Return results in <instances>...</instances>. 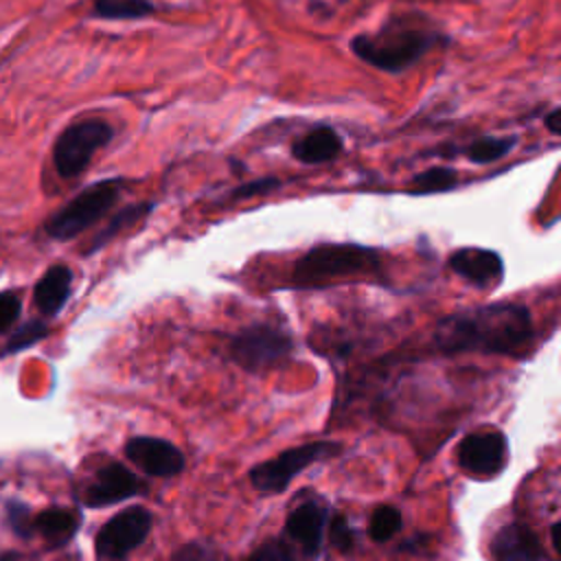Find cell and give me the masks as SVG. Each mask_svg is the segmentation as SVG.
Returning a JSON list of instances; mask_svg holds the SVG:
<instances>
[{
  "mask_svg": "<svg viewBox=\"0 0 561 561\" xmlns=\"http://www.w3.org/2000/svg\"><path fill=\"white\" fill-rule=\"evenodd\" d=\"M533 340L530 313L522 305L497 302L443 318L436 327V344L445 353H522Z\"/></svg>",
  "mask_w": 561,
  "mask_h": 561,
  "instance_id": "cell-1",
  "label": "cell"
},
{
  "mask_svg": "<svg viewBox=\"0 0 561 561\" xmlns=\"http://www.w3.org/2000/svg\"><path fill=\"white\" fill-rule=\"evenodd\" d=\"M447 44H451V37L427 15L410 11L390 15L373 33L355 35L348 48L364 64L388 75H401L416 66L430 50Z\"/></svg>",
  "mask_w": 561,
  "mask_h": 561,
  "instance_id": "cell-2",
  "label": "cell"
},
{
  "mask_svg": "<svg viewBox=\"0 0 561 561\" xmlns=\"http://www.w3.org/2000/svg\"><path fill=\"white\" fill-rule=\"evenodd\" d=\"M123 184V178H107L85 186L66 206L50 215V219L44 226L46 234L57 241L75 239L92 224H96L118 202Z\"/></svg>",
  "mask_w": 561,
  "mask_h": 561,
  "instance_id": "cell-3",
  "label": "cell"
},
{
  "mask_svg": "<svg viewBox=\"0 0 561 561\" xmlns=\"http://www.w3.org/2000/svg\"><path fill=\"white\" fill-rule=\"evenodd\" d=\"M379 263L377 250L357 243H322L311 248L294 267L300 285L322 283L340 276L370 272Z\"/></svg>",
  "mask_w": 561,
  "mask_h": 561,
  "instance_id": "cell-4",
  "label": "cell"
},
{
  "mask_svg": "<svg viewBox=\"0 0 561 561\" xmlns=\"http://www.w3.org/2000/svg\"><path fill=\"white\" fill-rule=\"evenodd\" d=\"M114 138V127L103 118H83L70 123L53 145V164L59 178L81 175L92 156L107 147Z\"/></svg>",
  "mask_w": 561,
  "mask_h": 561,
  "instance_id": "cell-5",
  "label": "cell"
},
{
  "mask_svg": "<svg viewBox=\"0 0 561 561\" xmlns=\"http://www.w3.org/2000/svg\"><path fill=\"white\" fill-rule=\"evenodd\" d=\"M335 451H337V445L331 440H318V443L291 447L265 462H259L250 471V482L261 493L285 491L296 473L305 471L311 462L322 460Z\"/></svg>",
  "mask_w": 561,
  "mask_h": 561,
  "instance_id": "cell-6",
  "label": "cell"
},
{
  "mask_svg": "<svg viewBox=\"0 0 561 561\" xmlns=\"http://www.w3.org/2000/svg\"><path fill=\"white\" fill-rule=\"evenodd\" d=\"M291 351V340L270 324L243 329L230 342V357L245 370L261 373L276 366Z\"/></svg>",
  "mask_w": 561,
  "mask_h": 561,
  "instance_id": "cell-7",
  "label": "cell"
},
{
  "mask_svg": "<svg viewBox=\"0 0 561 561\" xmlns=\"http://www.w3.org/2000/svg\"><path fill=\"white\" fill-rule=\"evenodd\" d=\"M149 530L151 513L147 508H125L101 526L94 541V550L103 561H121L147 539Z\"/></svg>",
  "mask_w": 561,
  "mask_h": 561,
  "instance_id": "cell-8",
  "label": "cell"
},
{
  "mask_svg": "<svg viewBox=\"0 0 561 561\" xmlns=\"http://www.w3.org/2000/svg\"><path fill=\"white\" fill-rule=\"evenodd\" d=\"M506 460V438L497 430L469 434L458 447V465L473 476H491Z\"/></svg>",
  "mask_w": 561,
  "mask_h": 561,
  "instance_id": "cell-9",
  "label": "cell"
},
{
  "mask_svg": "<svg viewBox=\"0 0 561 561\" xmlns=\"http://www.w3.org/2000/svg\"><path fill=\"white\" fill-rule=\"evenodd\" d=\"M125 454L136 467L156 478H171L184 469L182 451L162 438L136 436L127 440Z\"/></svg>",
  "mask_w": 561,
  "mask_h": 561,
  "instance_id": "cell-10",
  "label": "cell"
},
{
  "mask_svg": "<svg viewBox=\"0 0 561 561\" xmlns=\"http://www.w3.org/2000/svg\"><path fill=\"white\" fill-rule=\"evenodd\" d=\"M140 493L138 478L121 462H110L96 471L94 482L85 491L88 506H107Z\"/></svg>",
  "mask_w": 561,
  "mask_h": 561,
  "instance_id": "cell-11",
  "label": "cell"
},
{
  "mask_svg": "<svg viewBox=\"0 0 561 561\" xmlns=\"http://www.w3.org/2000/svg\"><path fill=\"white\" fill-rule=\"evenodd\" d=\"M495 561H543L537 535L526 524H506L491 539Z\"/></svg>",
  "mask_w": 561,
  "mask_h": 561,
  "instance_id": "cell-12",
  "label": "cell"
},
{
  "mask_svg": "<svg viewBox=\"0 0 561 561\" xmlns=\"http://www.w3.org/2000/svg\"><path fill=\"white\" fill-rule=\"evenodd\" d=\"M449 267L473 285H489L502 278V256L486 248H460L449 256Z\"/></svg>",
  "mask_w": 561,
  "mask_h": 561,
  "instance_id": "cell-13",
  "label": "cell"
},
{
  "mask_svg": "<svg viewBox=\"0 0 561 561\" xmlns=\"http://www.w3.org/2000/svg\"><path fill=\"white\" fill-rule=\"evenodd\" d=\"M344 151L342 136L331 125H318L294 140L291 158L302 164H322L335 160Z\"/></svg>",
  "mask_w": 561,
  "mask_h": 561,
  "instance_id": "cell-14",
  "label": "cell"
},
{
  "mask_svg": "<svg viewBox=\"0 0 561 561\" xmlns=\"http://www.w3.org/2000/svg\"><path fill=\"white\" fill-rule=\"evenodd\" d=\"M324 528V511L316 502L300 504L294 508L285 524V535L302 550L305 557L318 554Z\"/></svg>",
  "mask_w": 561,
  "mask_h": 561,
  "instance_id": "cell-15",
  "label": "cell"
},
{
  "mask_svg": "<svg viewBox=\"0 0 561 561\" xmlns=\"http://www.w3.org/2000/svg\"><path fill=\"white\" fill-rule=\"evenodd\" d=\"M70 285H72L70 267H66V265L48 267V272L35 285V291H33L35 307L44 316L59 313L70 296Z\"/></svg>",
  "mask_w": 561,
  "mask_h": 561,
  "instance_id": "cell-16",
  "label": "cell"
},
{
  "mask_svg": "<svg viewBox=\"0 0 561 561\" xmlns=\"http://www.w3.org/2000/svg\"><path fill=\"white\" fill-rule=\"evenodd\" d=\"M517 145L515 136H478L469 140L465 147H456V151L465 153V158L473 164H491L502 160Z\"/></svg>",
  "mask_w": 561,
  "mask_h": 561,
  "instance_id": "cell-17",
  "label": "cell"
},
{
  "mask_svg": "<svg viewBox=\"0 0 561 561\" xmlns=\"http://www.w3.org/2000/svg\"><path fill=\"white\" fill-rule=\"evenodd\" d=\"M33 526L53 543H64L75 535L79 519H77V513L55 506V508H46L44 513H39L35 517Z\"/></svg>",
  "mask_w": 561,
  "mask_h": 561,
  "instance_id": "cell-18",
  "label": "cell"
},
{
  "mask_svg": "<svg viewBox=\"0 0 561 561\" xmlns=\"http://www.w3.org/2000/svg\"><path fill=\"white\" fill-rule=\"evenodd\" d=\"M153 202H140V204H129V206H125L123 210H118L110 221H107V226L92 239V243H90V248L85 250L88 254H92V252H96L99 248H103L110 239H114L118 232H123L125 228H129V226H134V224H138L142 217H147L151 210H153Z\"/></svg>",
  "mask_w": 561,
  "mask_h": 561,
  "instance_id": "cell-19",
  "label": "cell"
},
{
  "mask_svg": "<svg viewBox=\"0 0 561 561\" xmlns=\"http://www.w3.org/2000/svg\"><path fill=\"white\" fill-rule=\"evenodd\" d=\"M92 13L101 20H142L156 13L151 0H92Z\"/></svg>",
  "mask_w": 561,
  "mask_h": 561,
  "instance_id": "cell-20",
  "label": "cell"
},
{
  "mask_svg": "<svg viewBox=\"0 0 561 561\" xmlns=\"http://www.w3.org/2000/svg\"><path fill=\"white\" fill-rule=\"evenodd\" d=\"M458 184V173L451 167H430L410 180V195H432L451 191Z\"/></svg>",
  "mask_w": 561,
  "mask_h": 561,
  "instance_id": "cell-21",
  "label": "cell"
},
{
  "mask_svg": "<svg viewBox=\"0 0 561 561\" xmlns=\"http://www.w3.org/2000/svg\"><path fill=\"white\" fill-rule=\"evenodd\" d=\"M401 528V513L394 506H379L373 517H370V526H368V535L375 541H386L390 539L394 533H399Z\"/></svg>",
  "mask_w": 561,
  "mask_h": 561,
  "instance_id": "cell-22",
  "label": "cell"
},
{
  "mask_svg": "<svg viewBox=\"0 0 561 561\" xmlns=\"http://www.w3.org/2000/svg\"><path fill=\"white\" fill-rule=\"evenodd\" d=\"M46 333H48V329H46L44 322L31 320V322H26V324H22V327L15 329V333H13L11 340H9L7 353H18V351H22V348H26V346H33V344L39 342Z\"/></svg>",
  "mask_w": 561,
  "mask_h": 561,
  "instance_id": "cell-23",
  "label": "cell"
},
{
  "mask_svg": "<svg viewBox=\"0 0 561 561\" xmlns=\"http://www.w3.org/2000/svg\"><path fill=\"white\" fill-rule=\"evenodd\" d=\"M280 186V180L274 178V175H265V178H259V180H250L245 184H239L232 193H230V199H248V197H254V195H267L272 191H276Z\"/></svg>",
  "mask_w": 561,
  "mask_h": 561,
  "instance_id": "cell-24",
  "label": "cell"
},
{
  "mask_svg": "<svg viewBox=\"0 0 561 561\" xmlns=\"http://www.w3.org/2000/svg\"><path fill=\"white\" fill-rule=\"evenodd\" d=\"M20 311H22L20 296L13 291H2L0 294V333L9 331L15 324V320L20 318Z\"/></svg>",
  "mask_w": 561,
  "mask_h": 561,
  "instance_id": "cell-25",
  "label": "cell"
},
{
  "mask_svg": "<svg viewBox=\"0 0 561 561\" xmlns=\"http://www.w3.org/2000/svg\"><path fill=\"white\" fill-rule=\"evenodd\" d=\"M248 561H291V550L280 539H270L256 548Z\"/></svg>",
  "mask_w": 561,
  "mask_h": 561,
  "instance_id": "cell-26",
  "label": "cell"
},
{
  "mask_svg": "<svg viewBox=\"0 0 561 561\" xmlns=\"http://www.w3.org/2000/svg\"><path fill=\"white\" fill-rule=\"evenodd\" d=\"M331 543L337 550H348L353 546V530L340 515H335L333 524H331Z\"/></svg>",
  "mask_w": 561,
  "mask_h": 561,
  "instance_id": "cell-27",
  "label": "cell"
},
{
  "mask_svg": "<svg viewBox=\"0 0 561 561\" xmlns=\"http://www.w3.org/2000/svg\"><path fill=\"white\" fill-rule=\"evenodd\" d=\"M171 561H215V554L199 543H186L171 557Z\"/></svg>",
  "mask_w": 561,
  "mask_h": 561,
  "instance_id": "cell-28",
  "label": "cell"
},
{
  "mask_svg": "<svg viewBox=\"0 0 561 561\" xmlns=\"http://www.w3.org/2000/svg\"><path fill=\"white\" fill-rule=\"evenodd\" d=\"M559 116H561V110H559V107H552V110L543 116V125H546V129H548L552 136H561Z\"/></svg>",
  "mask_w": 561,
  "mask_h": 561,
  "instance_id": "cell-29",
  "label": "cell"
},
{
  "mask_svg": "<svg viewBox=\"0 0 561 561\" xmlns=\"http://www.w3.org/2000/svg\"><path fill=\"white\" fill-rule=\"evenodd\" d=\"M552 546H554L557 552L561 550V546H559V524H557V522L552 524Z\"/></svg>",
  "mask_w": 561,
  "mask_h": 561,
  "instance_id": "cell-30",
  "label": "cell"
},
{
  "mask_svg": "<svg viewBox=\"0 0 561 561\" xmlns=\"http://www.w3.org/2000/svg\"><path fill=\"white\" fill-rule=\"evenodd\" d=\"M0 561H15L13 557H0Z\"/></svg>",
  "mask_w": 561,
  "mask_h": 561,
  "instance_id": "cell-31",
  "label": "cell"
}]
</instances>
